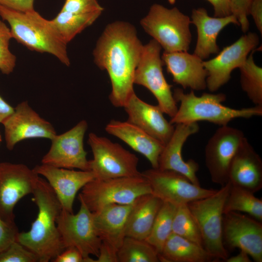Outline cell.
<instances>
[{"mask_svg":"<svg viewBox=\"0 0 262 262\" xmlns=\"http://www.w3.org/2000/svg\"><path fill=\"white\" fill-rule=\"evenodd\" d=\"M128 115L127 121L138 126L164 146L174 130L158 105L148 104L136 95L131 96L123 107Z\"/></svg>","mask_w":262,"mask_h":262,"instance_id":"ffe728a7","label":"cell"},{"mask_svg":"<svg viewBox=\"0 0 262 262\" xmlns=\"http://www.w3.org/2000/svg\"><path fill=\"white\" fill-rule=\"evenodd\" d=\"M172 233L204 247L200 230L187 204L177 207L173 220Z\"/></svg>","mask_w":262,"mask_h":262,"instance_id":"d6a6232c","label":"cell"},{"mask_svg":"<svg viewBox=\"0 0 262 262\" xmlns=\"http://www.w3.org/2000/svg\"><path fill=\"white\" fill-rule=\"evenodd\" d=\"M228 181L254 194L262 188V161L246 137L231 161Z\"/></svg>","mask_w":262,"mask_h":262,"instance_id":"44dd1931","label":"cell"},{"mask_svg":"<svg viewBox=\"0 0 262 262\" xmlns=\"http://www.w3.org/2000/svg\"><path fill=\"white\" fill-rule=\"evenodd\" d=\"M46 178L56 194L62 209L73 213V207L77 192L95 178L90 170L75 171L42 164L33 169Z\"/></svg>","mask_w":262,"mask_h":262,"instance_id":"d6986e66","label":"cell"},{"mask_svg":"<svg viewBox=\"0 0 262 262\" xmlns=\"http://www.w3.org/2000/svg\"><path fill=\"white\" fill-rule=\"evenodd\" d=\"M1 141V135L0 134V144Z\"/></svg>","mask_w":262,"mask_h":262,"instance_id":"bcb514c9","label":"cell"},{"mask_svg":"<svg viewBox=\"0 0 262 262\" xmlns=\"http://www.w3.org/2000/svg\"><path fill=\"white\" fill-rule=\"evenodd\" d=\"M144 31L157 42L164 52L187 51L192 41L190 18L174 7L154 3L140 21Z\"/></svg>","mask_w":262,"mask_h":262,"instance_id":"5b68a950","label":"cell"},{"mask_svg":"<svg viewBox=\"0 0 262 262\" xmlns=\"http://www.w3.org/2000/svg\"><path fill=\"white\" fill-rule=\"evenodd\" d=\"M37 256L17 241L0 252V262H38Z\"/></svg>","mask_w":262,"mask_h":262,"instance_id":"e575fe53","label":"cell"},{"mask_svg":"<svg viewBox=\"0 0 262 262\" xmlns=\"http://www.w3.org/2000/svg\"><path fill=\"white\" fill-rule=\"evenodd\" d=\"M259 36L248 32L241 36L233 43L224 47L214 58L203 61L207 72V88L213 92L227 83L230 80L232 71L241 66L250 53L257 48Z\"/></svg>","mask_w":262,"mask_h":262,"instance_id":"7c38bea8","label":"cell"},{"mask_svg":"<svg viewBox=\"0 0 262 262\" xmlns=\"http://www.w3.org/2000/svg\"><path fill=\"white\" fill-rule=\"evenodd\" d=\"M191 18V23L196 27L197 31L193 53L203 60L220 51L217 38L225 27L230 24L239 26L237 18L232 14L224 17H212L203 7L193 9Z\"/></svg>","mask_w":262,"mask_h":262,"instance_id":"603a6c76","label":"cell"},{"mask_svg":"<svg viewBox=\"0 0 262 262\" xmlns=\"http://www.w3.org/2000/svg\"><path fill=\"white\" fill-rule=\"evenodd\" d=\"M0 16L8 22L12 37L28 49L48 53L69 66L70 60L66 44L51 20L42 16L34 10L20 12L0 5Z\"/></svg>","mask_w":262,"mask_h":262,"instance_id":"3957f363","label":"cell"},{"mask_svg":"<svg viewBox=\"0 0 262 262\" xmlns=\"http://www.w3.org/2000/svg\"><path fill=\"white\" fill-rule=\"evenodd\" d=\"M132 205L133 203L112 204L92 212L95 228L101 241L117 251L126 236V222Z\"/></svg>","mask_w":262,"mask_h":262,"instance_id":"d4e9b609","label":"cell"},{"mask_svg":"<svg viewBox=\"0 0 262 262\" xmlns=\"http://www.w3.org/2000/svg\"><path fill=\"white\" fill-rule=\"evenodd\" d=\"M251 0H231V13L237 18L241 29L245 33L249 29L248 11Z\"/></svg>","mask_w":262,"mask_h":262,"instance_id":"8d00e7d4","label":"cell"},{"mask_svg":"<svg viewBox=\"0 0 262 262\" xmlns=\"http://www.w3.org/2000/svg\"><path fill=\"white\" fill-rule=\"evenodd\" d=\"M163 203L159 198L151 193L138 197L133 203L128 216L125 236L145 240Z\"/></svg>","mask_w":262,"mask_h":262,"instance_id":"484cf974","label":"cell"},{"mask_svg":"<svg viewBox=\"0 0 262 262\" xmlns=\"http://www.w3.org/2000/svg\"><path fill=\"white\" fill-rule=\"evenodd\" d=\"M227 262H251L249 255L246 252L241 250L237 255L229 257L225 261Z\"/></svg>","mask_w":262,"mask_h":262,"instance_id":"f6af8a7d","label":"cell"},{"mask_svg":"<svg viewBox=\"0 0 262 262\" xmlns=\"http://www.w3.org/2000/svg\"><path fill=\"white\" fill-rule=\"evenodd\" d=\"M245 138L239 129L220 126L209 139L205 148V161L212 181L221 186L228 182L231 161Z\"/></svg>","mask_w":262,"mask_h":262,"instance_id":"5bb4252c","label":"cell"},{"mask_svg":"<svg viewBox=\"0 0 262 262\" xmlns=\"http://www.w3.org/2000/svg\"><path fill=\"white\" fill-rule=\"evenodd\" d=\"M225 201L223 214L231 212H243L262 221V199L245 189L232 185Z\"/></svg>","mask_w":262,"mask_h":262,"instance_id":"f1b7e54d","label":"cell"},{"mask_svg":"<svg viewBox=\"0 0 262 262\" xmlns=\"http://www.w3.org/2000/svg\"><path fill=\"white\" fill-rule=\"evenodd\" d=\"M258 49L250 53L239 68L242 89L255 105L262 106V68L256 64L253 58Z\"/></svg>","mask_w":262,"mask_h":262,"instance_id":"f546056e","label":"cell"},{"mask_svg":"<svg viewBox=\"0 0 262 262\" xmlns=\"http://www.w3.org/2000/svg\"><path fill=\"white\" fill-rule=\"evenodd\" d=\"M78 212L74 214L62 209L56 220L64 247H74L82 254L85 262H95L91 255L98 256L101 240L94 222L93 213L81 199Z\"/></svg>","mask_w":262,"mask_h":262,"instance_id":"30bf717a","label":"cell"},{"mask_svg":"<svg viewBox=\"0 0 262 262\" xmlns=\"http://www.w3.org/2000/svg\"><path fill=\"white\" fill-rule=\"evenodd\" d=\"M143 46L135 27L123 21L108 24L97 42L94 62L109 75L112 86L109 98L115 107L123 108L134 93V73Z\"/></svg>","mask_w":262,"mask_h":262,"instance_id":"6da1fadb","label":"cell"},{"mask_svg":"<svg viewBox=\"0 0 262 262\" xmlns=\"http://www.w3.org/2000/svg\"><path fill=\"white\" fill-rule=\"evenodd\" d=\"M106 131L144 156L152 168H158L160 155L164 145L135 125L128 121L111 120L105 126Z\"/></svg>","mask_w":262,"mask_h":262,"instance_id":"cb8c5ba5","label":"cell"},{"mask_svg":"<svg viewBox=\"0 0 262 262\" xmlns=\"http://www.w3.org/2000/svg\"><path fill=\"white\" fill-rule=\"evenodd\" d=\"M118 262H158L159 254L146 240L125 236L117 251Z\"/></svg>","mask_w":262,"mask_h":262,"instance_id":"4dcf8cb0","label":"cell"},{"mask_svg":"<svg viewBox=\"0 0 262 262\" xmlns=\"http://www.w3.org/2000/svg\"><path fill=\"white\" fill-rule=\"evenodd\" d=\"M54 262H85L81 252L76 247H68L65 249L53 261Z\"/></svg>","mask_w":262,"mask_h":262,"instance_id":"f35d334b","label":"cell"},{"mask_svg":"<svg viewBox=\"0 0 262 262\" xmlns=\"http://www.w3.org/2000/svg\"><path fill=\"white\" fill-rule=\"evenodd\" d=\"M32 194L37 215L28 231L19 232L16 241L35 254L39 262H52L65 249L56 224L62 207L48 181L40 177Z\"/></svg>","mask_w":262,"mask_h":262,"instance_id":"7a4b0ae2","label":"cell"},{"mask_svg":"<svg viewBox=\"0 0 262 262\" xmlns=\"http://www.w3.org/2000/svg\"><path fill=\"white\" fill-rule=\"evenodd\" d=\"M34 0H0V5L20 12L34 9Z\"/></svg>","mask_w":262,"mask_h":262,"instance_id":"ab89813d","label":"cell"},{"mask_svg":"<svg viewBox=\"0 0 262 262\" xmlns=\"http://www.w3.org/2000/svg\"><path fill=\"white\" fill-rule=\"evenodd\" d=\"M61 10L75 14H88L102 13L103 8L97 0H66Z\"/></svg>","mask_w":262,"mask_h":262,"instance_id":"d590c367","label":"cell"},{"mask_svg":"<svg viewBox=\"0 0 262 262\" xmlns=\"http://www.w3.org/2000/svg\"><path fill=\"white\" fill-rule=\"evenodd\" d=\"M164 65L173 81L184 89L203 90L207 88V72L203 61L187 51L164 52L161 56Z\"/></svg>","mask_w":262,"mask_h":262,"instance_id":"7402d4cb","label":"cell"},{"mask_svg":"<svg viewBox=\"0 0 262 262\" xmlns=\"http://www.w3.org/2000/svg\"><path fill=\"white\" fill-rule=\"evenodd\" d=\"M248 15L253 18L255 26L262 34V0H251Z\"/></svg>","mask_w":262,"mask_h":262,"instance_id":"7bdbcfd3","label":"cell"},{"mask_svg":"<svg viewBox=\"0 0 262 262\" xmlns=\"http://www.w3.org/2000/svg\"><path fill=\"white\" fill-rule=\"evenodd\" d=\"M93 155L90 170L95 179H107L141 176L137 169L138 158L118 143L90 133L88 138Z\"/></svg>","mask_w":262,"mask_h":262,"instance_id":"ba28073f","label":"cell"},{"mask_svg":"<svg viewBox=\"0 0 262 262\" xmlns=\"http://www.w3.org/2000/svg\"><path fill=\"white\" fill-rule=\"evenodd\" d=\"M97 258L95 262H118L117 250L103 242H101Z\"/></svg>","mask_w":262,"mask_h":262,"instance_id":"60d3db41","label":"cell"},{"mask_svg":"<svg viewBox=\"0 0 262 262\" xmlns=\"http://www.w3.org/2000/svg\"><path fill=\"white\" fill-rule=\"evenodd\" d=\"M230 185L228 181L213 194L187 204L200 230L204 248L216 260L225 261L229 257L223 240V218Z\"/></svg>","mask_w":262,"mask_h":262,"instance_id":"8992f818","label":"cell"},{"mask_svg":"<svg viewBox=\"0 0 262 262\" xmlns=\"http://www.w3.org/2000/svg\"><path fill=\"white\" fill-rule=\"evenodd\" d=\"M173 94L180 105L171 118L170 122L172 124L205 121L222 126L227 125L235 118L262 115V106L237 109L224 105L222 102L226 100V96L223 93H204L197 96L193 90L185 93L178 88Z\"/></svg>","mask_w":262,"mask_h":262,"instance_id":"277c9868","label":"cell"},{"mask_svg":"<svg viewBox=\"0 0 262 262\" xmlns=\"http://www.w3.org/2000/svg\"><path fill=\"white\" fill-rule=\"evenodd\" d=\"M213 7L214 16L224 17L232 14L231 0H207Z\"/></svg>","mask_w":262,"mask_h":262,"instance_id":"b9f144b4","label":"cell"},{"mask_svg":"<svg viewBox=\"0 0 262 262\" xmlns=\"http://www.w3.org/2000/svg\"><path fill=\"white\" fill-rule=\"evenodd\" d=\"M161 49V46L153 39L144 45L133 82L147 88L156 98L157 105L163 112L171 118L178 107L171 91L172 85L168 83L163 72Z\"/></svg>","mask_w":262,"mask_h":262,"instance_id":"9c48e42d","label":"cell"},{"mask_svg":"<svg viewBox=\"0 0 262 262\" xmlns=\"http://www.w3.org/2000/svg\"><path fill=\"white\" fill-rule=\"evenodd\" d=\"M39 175L25 164L0 163V217L15 224L14 208L24 196L33 194Z\"/></svg>","mask_w":262,"mask_h":262,"instance_id":"4fadbf2b","label":"cell"},{"mask_svg":"<svg viewBox=\"0 0 262 262\" xmlns=\"http://www.w3.org/2000/svg\"><path fill=\"white\" fill-rule=\"evenodd\" d=\"M2 124L6 146L10 150L23 140L45 138L51 140L57 134L52 124L41 117L27 101L19 103Z\"/></svg>","mask_w":262,"mask_h":262,"instance_id":"e0dca14e","label":"cell"},{"mask_svg":"<svg viewBox=\"0 0 262 262\" xmlns=\"http://www.w3.org/2000/svg\"><path fill=\"white\" fill-rule=\"evenodd\" d=\"M18 233L16 224L6 222L0 217V252L16 241Z\"/></svg>","mask_w":262,"mask_h":262,"instance_id":"74e56055","label":"cell"},{"mask_svg":"<svg viewBox=\"0 0 262 262\" xmlns=\"http://www.w3.org/2000/svg\"><path fill=\"white\" fill-rule=\"evenodd\" d=\"M141 174L148 182L152 194L163 202L177 207L208 196L217 190L196 185L183 175L172 170L152 168Z\"/></svg>","mask_w":262,"mask_h":262,"instance_id":"8fae6325","label":"cell"},{"mask_svg":"<svg viewBox=\"0 0 262 262\" xmlns=\"http://www.w3.org/2000/svg\"><path fill=\"white\" fill-rule=\"evenodd\" d=\"M14 111V108L0 96V123L3 124Z\"/></svg>","mask_w":262,"mask_h":262,"instance_id":"ee69618b","label":"cell"},{"mask_svg":"<svg viewBox=\"0 0 262 262\" xmlns=\"http://www.w3.org/2000/svg\"><path fill=\"white\" fill-rule=\"evenodd\" d=\"M88 128L85 120L60 134L51 141L49 151L43 157L42 164L57 167L90 170L89 160L84 149L83 139Z\"/></svg>","mask_w":262,"mask_h":262,"instance_id":"9a60e30c","label":"cell"},{"mask_svg":"<svg viewBox=\"0 0 262 262\" xmlns=\"http://www.w3.org/2000/svg\"><path fill=\"white\" fill-rule=\"evenodd\" d=\"M199 129L197 122L176 124L173 134L164 146L158 161L159 168L180 173L196 185H200L196 174L199 169L198 164L193 159L185 161L182 156V149L188 138L197 133Z\"/></svg>","mask_w":262,"mask_h":262,"instance_id":"ac0fdd59","label":"cell"},{"mask_svg":"<svg viewBox=\"0 0 262 262\" xmlns=\"http://www.w3.org/2000/svg\"><path fill=\"white\" fill-rule=\"evenodd\" d=\"M177 206L163 202L153 223L149 235L145 239L159 254L169 236L172 233V224Z\"/></svg>","mask_w":262,"mask_h":262,"instance_id":"1f68e13d","label":"cell"},{"mask_svg":"<svg viewBox=\"0 0 262 262\" xmlns=\"http://www.w3.org/2000/svg\"><path fill=\"white\" fill-rule=\"evenodd\" d=\"M223 240L230 249L238 248L254 261L262 262V224L253 217L231 212L223 215Z\"/></svg>","mask_w":262,"mask_h":262,"instance_id":"2e32d148","label":"cell"},{"mask_svg":"<svg viewBox=\"0 0 262 262\" xmlns=\"http://www.w3.org/2000/svg\"><path fill=\"white\" fill-rule=\"evenodd\" d=\"M162 262H209L216 260L202 246L172 233L159 254Z\"/></svg>","mask_w":262,"mask_h":262,"instance_id":"4316f807","label":"cell"},{"mask_svg":"<svg viewBox=\"0 0 262 262\" xmlns=\"http://www.w3.org/2000/svg\"><path fill=\"white\" fill-rule=\"evenodd\" d=\"M151 194L150 185L141 175L107 179H94L82 188L78 199L92 212L112 204H130L139 196Z\"/></svg>","mask_w":262,"mask_h":262,"instance_id":"52a82bcc","label":"cell"},{"mask_svg":"<svg viewBox=\"0 0 262 262\" xmlns=\"http://www.w3.org/2000/svg\"><path fill=\"white\" fill-rule=\"evenodd\" d=\"M12 38L10 28L0 19V71L6 75L12 73L16 66V57L9 49Z\"/></svg>","mask_w":262,"mask_h":262,"instance_id":"836d02e7","label":"cell"},{"mask_svg":"<svg viewBox=\"0 0 262 262\" xmlns=\"http://www.w3.org/2000/svg\"><path fill=\"white\" fill-rule=\"evenodd\" d=\"M101 14H75L61 10L51 20L62 40L67 44L77 34L91 25Z\"/></svg>","mask_w":262,"mask_h":262,"instance_id":"83f0119b","label":"cell"}]
</instances>
